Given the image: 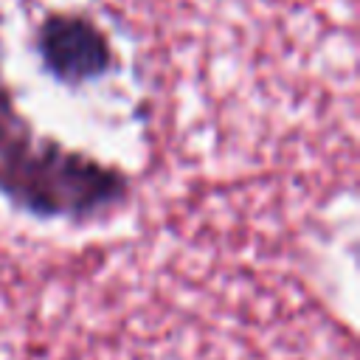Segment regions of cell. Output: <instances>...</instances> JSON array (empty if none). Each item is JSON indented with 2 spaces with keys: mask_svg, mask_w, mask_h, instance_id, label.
Instances as JSON below:
<instances>
[{
  "mask_svg": "<svg viewBox=\"0 0 360 360\" xmlns=\"http://www.w3.org/2000/svg\"><path fill=\"white\" fill-rule=\"evenodd\" d=\"M129 194L127 172L34 129L6 82L0 39V197L34 219L90 225Z\"/></svg>",
  "mask_w": 360,
  "mask_h": 360,
  "instance_id": "1",
  "label": "cell"
},
{
  "mask_svg": "<svg viewBox=\"0 0 360 360\" xmlns=\"http://www.w3.org/2000/svg\"><path fill=\"white\" fill-rule=\"evenodd\" d=\"M31 45L42 70L73 90L104 79L115 68V51L107 31L87 14L48 11L37 22Z\"/></svg>",
  "mask_w": 360,
  "mask_h": 360,
  "instance_id": "2",
  "label": "cell"
}]
</instances>
